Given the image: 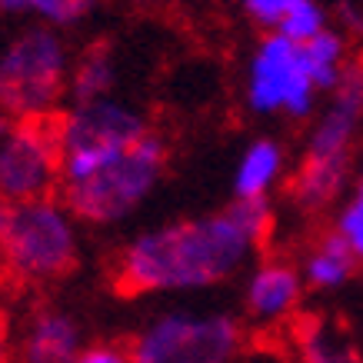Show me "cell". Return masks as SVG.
I'll list each match as a JSON object with an SVG mask.
<instances>
[{"mask_svg": "<svg viewBox=\"0 0 363 363\" xmlns=\"http://www.w3.org/2000/svg\"><path fill=\"white\" fill-rule=\"evenodd\" d=\"M77 323L60 310H40L27 330V340H23V363H77Z\"/></svg>", "mask_w": 363, "mask_h": 363, "instance_id": "cell-11", "label": "cell"}, {"mask_svg": "<svg viewBox=\"0 0 363 363\" xmlns=\"http://www.w3.org/2000/svg\"><path fill=\"white\" fill-rule=\"evenodd\" d=\"M64 180V117H21L0 137V197L11 203L54 197Z\"/></svg>", "mask_w": 363, "mask_h": 363, "instance_id": "cell-5", "label": "cell"}, {"mask_svg": "<svg viewBox=\"0 0 363 363\" xmlns=\"http://www.w3.org/2000/svg\"><path fill=\"white\" fill-rule=\"evenodd\" d=\"M7 223H11V200L0 197V250H4V237H7Z\"/></svg>", "mask_w": 363, "mask_h": 363, "instance_id": "cell-23", "label": "cell"}, {"mask_svg": "<svg viewBox=\"0 0 363 363\" xmlns=\"http://www.w3.org/2000/svg\"><path fill=\"white\" fill-rule=\"evenodd\" d=\"M11 127V121H7V113H0V137H4V130Z\"/></svg>", "mask_w": 363, "mask_h": 363, "instance_id": "cell-25", "label": "cell"}, {"mask_svg": "<svg viewBox=\"0 0 363 363\" xmlns=\"http://www.w3.org/2000/svg\"><path fill=\"white\" fill-rule=\"evenodd\" d=\"M280 174H284V147L277 140H253L237 164L233 194L237 200L267 197L270 187L280 180Z\"/></svg>", "mask_w": 363, "mask_h": 363, "instance_id": "cell-14", "label": "cell"}, {"mask_svg": "<svg viewBox=\"0 0 363 363\" xmlns=\"http://www.w3.org/2000/svg\"><path fill=\"white\" fill-rule=\"evenodd\" d=\"M340 21L350 27V30H357V33H363V7L357 11L353 4H340Z\"/></svg>", "mask_w": 363, "mask_h": 363, "instance_id": "cell-22", "label": "cell"}, {"mask_svg": "<svg viewBox=\"0 0 363 363\" xmlns=\"http://www.w3.org/2000/svg\"><path fill=\"white\" fill-rule=\"evenodd\" d=\"M243 347L240 323L227 313H164L130 343L133 363H233Z\"/></svg>", "mask_w": 363, "mask_h": 363, "instance_id": "cell-6", "label": "cell"}, {"mask_svg": "<svg viewBox=\"0 0 363 363\" xmlns=\"http://www.w3.org/2000/svg\"><path fill=\"white\" fill-rule=\"evenodd\" d=\"M140 4H154V0H140Z\"/></svg>", "mask_w": 363, "mask_h": 363, "instance_id": "cell-27", "label": "cell"}, {"mask_svg": "<svg viewBox=\"0 0 363 363\" xmlns=\"http://www.w3.org/2000/svg\"><path fill=\"white\" fill-rule=\"evenodd\" d=\"M333 230L340 233L343 243L350 247V253L357 257V264H363V194H353V197L343 203Z\"/></svg>", "mask_w": 363, "mask_h": 363, "instance_id": "cell-19", "label": "cell"}, {"mask_svg": "<svg viewBox=\"0 0 363 363\" xmlns=\"http://www.w3.org/2000/svg\"><path fill=\"white\" fill-rule=\"evenodd\" d=\"M0 253L21 280H57L70 274L77 267V230L70 210L54 197L13 203Z\"/></svg>", "mask_w": 363, "mask_h": 363, "instance_id": "cell-4", "label": "cell"}, {"mask_svg": "<svg viewBox=\"0 0 363 363\" xmlns=\"http://www.w3.org/2000/svg\"><path fill=\"white\" fill-rule=\"evenodd\" d=\"M147 130L137 111H130L121 100L104 97L97 104L77 107V111L64 117V184H77L84 177L123 154L127 147L140 140Z\"/></svg>", "mask_w": 363, "mask_h": 363, "instance_id": "cell-7", "label": "cell"}, {"mask_svg": "<svg viewBox=\"0 0 363 363\" xmlns=\"http://www.w3.org/2000/svg\"><path fill=\"white\" fill-rule=\"evenodd\" d=\"M350 177V160H333V157H303L297 174L290 180V197L303 210L330 207L333 197L343 190Z\"/></svg>", "mask_w": 363, "mask_h": 363, "instance_id": "cell-13", "label": "cell"}, {"mask_svg": "<svg viewBox=\"0 0 363 363\" xmlns=\"http://www.w3.org/2000/svg\"><path fill=\"white\" fill-rule=\"evenodd\" d=\"M77 363H133L130 350H121V347H111V343H100V347H90L77 357Z\"/></svg>", "mask_w": 363, "mask_h": 363, "instance_id": "cell-21", "label": "cell"}, {"mask_svg": "<svg viewBox=\"0 0 363 363\" xmlns=\"http://www.w3.org/2000/svg\"><path fill=\"white\" fill-rule=\"evenodd\" d=\"M294 343H297V353L303 363H363L350 333L333 317H323V313L300 317L294 327Z\"/></svg>", "mask_w": 363, "mask_h": 363, "instance_id": "cell-12", "label": "cell"}, {"mask_svg": "<svg viewBox=\"0 0 363 363\" xmlns=\"http://www.w3.org/2000/svg\"><path fill=\"white\" fill-rule=\"evenodd\" d=\"M67 84V44L54 27H27L0 50V113L17 121L54 113Z\"/></svg>", "mask_w": 363, "mask_h": 363, "instance_id": "cell-2", "label": "cell"}, {"mask_svg": "<svg viewBox=\"0 0 363 363\" xmlns=\"http://www.w3.org/2000/svg\"><path fill=\"white\" fill-rule=\"evenodd\" d=\"M167 147L157 133H143L123 154L94 170L77 184H64L67 210L90 223L123 220L133 207H140L164 174Z\"/></svg>", "mask_w": 363, "mask_h": 363, "instance_id": "cell-3", "label": "cell"}, {"mask_svg": "<svg viewBox=\"0 0 363 363\" xmlns=\"http://www.w3.org/2000/svg\"><path fill=\"white\" fill-rule=\"evenodd\" d=\"M303 294V274L284 260H267L247 284V313L257 323H277L294 313Z\"/></svg>", "mask_w": 363, "mask_h": 363, "instance_id": "cell-10", "label": "cell"}, {"mask_svg": "<svg viewBox=\"0 0 363 363\" xmlns=\"http://www.w3.org/2000/svg\"><path fill=\"white\" fill-rule=\"evenodd\" d=\"M300 47H303V60H307V70H310V77H313L320 94L337 87L343 67H347V44H343L340 33L323 30Z\"/></svg>", "mask_w": 363, "mask_h": 363, "instance_id": "cell-17", "label": "cell"}, {"mask_svg": "<svg viewBox=\"0 0 363 363\" xmlns=\"http://www.w3.org/2000/svg\"><path fill=\"white\" fill-rule=\"evenodd\" d=\"M333 97L327 104L323 117L310 130L303 157H333V160H350L353 137L363 121V64L347 60L340 74V84L330 90Z\"/></svg>", "mask_w": 363, "mask_h": 363, "instance_id": "cell-9", "label": "cell"}, {"mask_svg": "<svg viewBox=\"0 0 363 363\" xmlns=\"http://www.w3.org/2000/svg\"><path fill=\"white\" fill-rule=\"evenodd\" d=\"M0 363H7V327H4V317H0Z\"/></svg>", "mask_w": 363, "mask_h": 363, "instance_id": "cell-24", "label": "cell"}, {"mask_svg": "<svg viewBox=\"0 0 363 363\" xmlns=\"http://www.w3.org/2000/svg\"><path fill=\"white\" fill-rule=\"evenodd\" d=\"M353 270H357V257L337 230L323 233L303 260V280L317 290H337L350 280Z\"/></svg>", "mask_w": 363, "mask_h": 363, "instance_id": "cell-16", "label": "cell"}, {"mask_svg": "<svg viewBox=\"0 0 363 363\" xmlns=\"http://www.w3.org/2000/svg\"><path fill=\"white\" fill-rule=\"evenodd\" d=\"M94 4L97 0H0V11L27 13V17H37V21L54 23V27H70L80 17H87Z\"/></svg>", "mask_w": 363, "mask_h": 363, "instance_id": "cell-18", "label": "cell"}, {"mask_svg": "<svg viewBox=\"0 0 363 363\" xmlns=\"http://www.w3.org/2000/svg\"><path fill=\"white\" fill-rule=\"evenodd\" d=\"M113 80H117V64H113L111 44H90L84 54L77 57V64L70 67V97L77 107L97 104L111 94Z\"/></svg>", "mask_w": 363, "mask_h": 363, "instance_id": "cell-15", "label": "cell"}, {"mask_svg": "<svg viewBox=\"0 0 363 363\" xmlns=\"http://www.w3.org/2000/svg\"><path fill=\"white\" fill-rule=\"evenodd\" d=\"M317 84L310 77L303 47L286 40L284 33H267L247 74V104L253 113H286V117H310Z\"/></svg>", "mask_w": 363, "mask_h": 363, "instance_id": "cell-8", "label": "cell"}, {"mask_svg": "<svg viewBox=\"0 0 363 363\" xmlns=\"http://www.w3.org/2000/svg\"><path fill=\"white\" fill-rule=\"evenodd\" d=\"M274 210L267 197L233 200L227 210L197 220H177L140 233L113 264V286L123 297L200 290L240 270L257 243L267 240Z\"/></svg>", "mask_w": 363, "mask_h": 363, "instance_id": "cell-1", "label": "cell"}, {"mask_svg": "<svg viewBox=\"0 0 363 363\" xmlns=\"http://www.w3.org/2000/svg\"><path fill=\"white\" fill-rule=\"evenodd\" d=\"M300 4L303 0H243V11H247V17L253 23H260L270 33H277L290 21V13L297 11Z\"/></svg>", "mask_w": 363, "mask_h": 363, "instance_id": "cell-20", "label": "cell"}, {"mask_svg": "<svg viewBox=\"0 0 363 363\" xmlns=\"http://www.w3.org/2000/svg\"><path fill=\"white\" fill-rule=\"evenodd\" d=\"M357 194H363V170H360V180H357Z\"/></svg>", "mask_w": 363, "mask_h": 363, "instance_id": "cell-26", "label": "cell"}]
</instances>
